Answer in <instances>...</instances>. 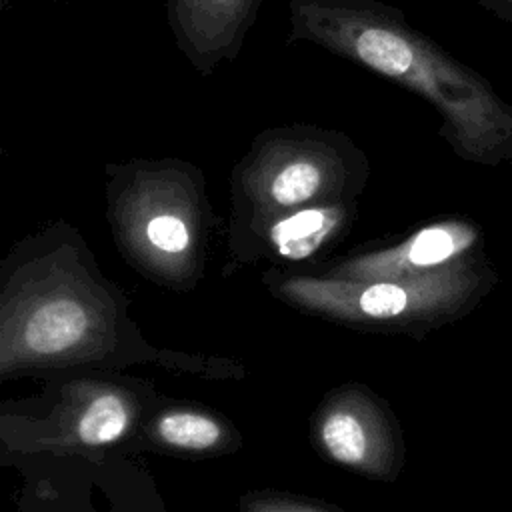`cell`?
<instances>
[{
  "label": "cell",
  "instance_id": "cell-1",
  "mask_svg": "<svg viewBox=\"0 0 512 512\" xmlns=\"http://www.w3.org/2000/svg\"><path fill=\"white\" fill-rule=\"evenodd\" d=\"M80 228L52 220L0 262V376L110 368L160 358Z\"/></svg>",
  "mask_w": 512,
  "mask_h": 512
},
{
  "label": "cell",
  "instance_id": "cell-2",
  "mask_svg": "<svg viewBox=\"0 0 512 512\" xmlns=\"http://www.w3.org/2000/svg\"><path fill=\"white\" fill-rule=\"evenodd\" d=\"M288 44L308 42L396 82L436 108L440 136L470 164L512 160V104L474 68L380 0H290Z\"/></svg>",
  "mask_w": 512,
  "mask_h": 512
},
{
  "label": "cell",
  "instance_id": "cell-3",
  "mask_svg": "<svg viewBox=\"0 0 512 512\" xmlns=\"http://www.w3.org/2000/svg\"><path fill=\"white\" fill-rule=\"evenodd\" d=\"M106 222L116 250L142 278L192 292L222 232L200 166L176 156L104 164Z\"/></svg>",
  "mask_w": 512,
  "mask_h": 512
},
{
  "label": "cell",
  "instance_id": "cell-4",
  "mask_svg": "<svg viewBox=\"0 0 512 512\" xmlns=\"http://www.w3.org/2000/svg\"><path fill=\"white\" fill-rule=\"evenodd\" d=\"M282 304L340 326L366 332L424 336L472 312L498 282L486 252L416 278L336 280L270 266L260 274Z\"/></svg>",
  "mask_w": 512,
  "mask_h": 512
},
{
  "label": "cell",
  "instance_id": "cell-5",
  "mask_svg": "<svg viewBox=\"0 0 512 512\" xmlns=\"http://www.w3.org/2000/svg\"><path fill=\"white\" fill-rule=\"evenodd\" d=\"M368 154L342 130L284 124L260 130L230 172L226 236L318 204L358 200L370 180Z\"/></svg>",
  "mask_w": 512,
  "mask_h": 512
},
{
  "label": "cell",
  "instance_id": "cell-6",
  "mask_svg": "<svg viewBox=\"0 0 512 512\" xmlns=\"http://www.w3.org/2000/svg\"><path fill=\"white\" fill-rule=\"evenodd\" d=\"M484 252V232L464 216L430 220L400 238L376 240L304 268L336 280H402L440 272Z\"/></svg>",
  "mask_w": 512,
  "mask_h": 512
},
{
  "label": "cell",
  "instance_id": "cell-7",
  "mask_svg": "<svg viewBox=\"0 0 512 512\" xmlns=\"http://www.w3.org/2000/svg\"><path fill=\"white\" fill-rule=\"evenodd\" d=\"M316 450L336 466L378 480L402 468V438L386 404L360 384L332 390L312 418Z\"/></svg>",
  "mask_w": 512,
  "mask_h": 512
},
{
  "label": "cell",
  "instance_id": "cell-8",
  "mask_svg": "<svg viewBox=\"0 0 512 512\" xmlns=\"http://www.w3.org/2000/svg\"><path fill=\"white\" fill-rule=\"evenodd\" d=\"M358 218V200L318 204L270 218L256 228L226 236L222 276L262 260L276 268L304 270L324 262Z\"/></svg>",
  "mask_w": 512,
  "mask_h": 512
},
{
  "label": "cell",
  "instance_id": "cell-9",
  "mask_svg": "<svg viewBox=\"0 0 512 512\" xmlns=\"http://www.w3.org/2000/svg\"><path fill=\"white\" fill-rule=\"evenodd\" d=\"M138 414L140 402L126 386L76 380L64 384L62 396L50 412L48 428L30 432L28 444L34 450L106 448L134 430Z\"/></svg>",
  "mask_w": 512,
  "mask_h": 512
},
{
  "label": "cell",
  "instance_id": "cell-10",
  "mask_svg": "<svg viewBox=\"0 0 512 512\" xmlns=\"http://www.w3.org/2000/svg\"><path fill=\"white\" fill-rule=\"evenodd\" d=\"M260 8L262 0H166L174 44L200 76L240 56Z\"/></svg>",
  "mask_w": 512,
  "mask_h": 512
},
{
  "label": "cell",
  "instance_id": "cell-11",
  "mask_svg": "<svg viewBox=\"0 0 512 512\" xmlns=\"http://www.w3.org/2000/svg\"><path fill=\"white\" fill-rule=\"evenodd\" d=\"M148 438L178 454H218L236 444V432L224 418L192 406L162 410L150 422Z\"/></svg>",
  "mask_w": 512,
  "mask_h": 512
},
{
  "label": "cell",
  "instance_id": "cell-12",
  "mask_svg": "<svg viewBox=\"0 0 512 512\" xmlns=\"http://www.w3.org/2000/svg\"><path fill=\"white\" fill-rule=\"evenodd\" d=\"M242 512H338L324 504L284 496V494H250L242 500Z\"/></svg>",
  "mask_w": 512,
  "mask_h": 512
},
{
  "label": "cell",
  "instance_id": "cell-13",
  "mask_svg": "<svg viewBox=\"0 0 512 512\" xmlns=\"http://www.w3.org/2000/svg\"><path fill=\"white\" fill-rule=\"evenodd\" d=\"M484 10L498 16L502 22L512 26V0H476Z\"/></svg>",
  "mask_w": 512,
  "mask_h": 512
},
{
  "label": "cell",
  "instance_id": "cell-14",
  "mask_svg": "<svg viewBox=\"0 0 512 512\" xmlns=\"http://www.w3.org/2000/svg\"><path fill=\"white\" fill-rule=\"evenodd\" d=\"M60 2H68V0H60Z\"/></svg>",
  "mask_w": 512,
  "mask_h": 512
}]
</instances>
